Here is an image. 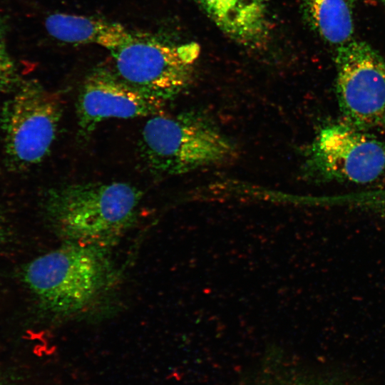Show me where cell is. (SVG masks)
<instances>
[{"mask_svg":"<svg viewBox=\"0 0 385 385\" xmlns=\"http://www.w3.org/2000/svg\"><path fill=\"white\" fill-rule=\"evenodd\" d=\"M18 75L14 61L6 46L0 39V91H8L16 87Z\"/></svg>","mask_w":385,"mask_h":385,"instance_id":"13","label":"cell"},{"mask_svg":"<svg viewBox=\"0 0 385 385\" xmlns=\"http://www.w3.org/2000/svg\"><path fill=\"white\" fill-rule=\"evenodd\" d=\"M7 230L3 222L0 220V245L7 239Z\"/></svg>","mask_w":385,"mask_h":385,"instance_id":"14","label":"cell"},{"mask_svg":"<svg viewBox=\"0 0 385 385\" xmlns=\"http://www.w3.org/2000/svg\"><path fill=\"white\" fill-rule=\"evenodd\" d=\"M78 134L88 138L103 120L154 116L165 102L123 81L113 71L97 68L85 79L76 102Z\"/></svg>","mask_w":385,"mask_h":385,"instance_id":"8","label":"cell"},{"mask_svg":"<svg viewBox=\"0 0 385 385\" xmlns=\"http://www.w3.org/2000/svg\"><path fill=\"white\" fill-rule=\"evenodd\" d=\"M142 192L122 182L66 184L48 191L43 213L64 240L107 248L134 222Z\"/></svg>","mask_w":385,"mask_h":385,"instance_id":"1","label":"cell"},{"mask_svg":"<svg viewBox=\"0 0 385 385\" xmlns=\"http://www.w3.org/2000/svg\"><path fill=\"white\" fill-rule=\"evenodd\" d=\"M107 248L64 243L27 263L22 279L41 309L58 317L93 305L114 282Z\"/></svg>","mask_w":385,"mask_h":385,"instance_id":"2","label":"cell"},{"mask_svg":"<svg viewBox=\"0 0 385 385\" xmlns=\"http://www.w3.org/2000/svg\"><path fill=\"white\" fill-rule=\"evenodd\" d=\"M53 38L66 43L95 44L110 51L129 41L133 36L124 26L99 18L54 13L45 20Z\"/></svg>","mask_w":385,"mask_h":385,"instance_id":"10","label":"cell"},{"mask_svg":"<svg viewBox=\"0 0 385 385\" xmlns=\"http://www.w3.org/2000/svg\"><path fill=\"white\" fill-rule=\"evenodd\" d=\"M140 152L150 171L159 175L225 165L239 153L236 143L196 111L152 116L143 128Z\"/></svg>","mask_w":385,"mask_h":385,"instance_id":"3","label":"cell"},{"mask_svg":"<svg viewBox=\"0 0 385 385\" xmlns=\"http://www.w3.org/2000/svg\"><path fill=\"white\" fill-rule=\"evenodd\" d=\"M384 172L385 144L345 121L321 128L302 165L305 179L321 183L367 184Z\"/></svg>","mask_w":385,"mask_h":385,"instance_id":"4","label":"cell"},{"mask_svg":"<svg viewBox=\"0 0 385 385\" xmlns=\"http://www.w3.org/2000/svg\"><path fill=\"white\" fill-rule=\"evenodd\" d=\"M226 35L251 48L265 46L270 21L265 0H193Z\"/></svg>","mask_w":385,"mask_h":385,"instance_id":"9","label":"cell"},{"mask_svg":"<svg viewBox=\"0 0 385 385\" xmlns=\"http://www.w3.org/2000/svg\"><path fill=\"white\" fill-rule=\"evenodd\" d=\"M62 111L59 96L38 81L20 84L2 113L5 152L11 164L26 168L47 156Z\"/></svg>","mask_w":385,"mask_h":385,"instance_id":"6","label":"cell"},{"mask_svg":"<svg viewBox=\"0 0 385 385\" xmlns=\"http://www.w3.org/2000/svg\"><path fill=\"white\" fill-rule=\"evenodd\" d=\"M307 17L327 41L342 46L354 31L353 0H304Z\"/></svg>","mask_w":385,"mask_h":385,"instance_id":"11","label":"cell"},{"mask_svg":"<svg viewBox=\"0 0 385 385\" xmlns=\"http://www.w3.org/2000/svg\"><path fill=\"white\" fill-rule=\"evenodd\" d=\"M334 203L340 208L366 212L385 219V188L338 194Z\"/></svg>","mask_w":385,"mask_h":385,"instance_id":"12","label":"cell"},{"mask_svg":"<svg viewBox=\"0 0 385 385\" xmlns=\"http://www.w3.org/2000/svg\"><path fill=\"white\" fill-rule=\"evenodd\" d=\"M111 53L113 71L123 81L166 103L190 86L200 48L195 43L177 44L133 34Z\"/></svg>","mask_w":385,"mask_h":385,"instance_id":"5","label":"cell"},{"mask_svg":"<svg viewBox=\"0 0 385 385\" xmlns=\"http://www.w3.org/2000/svg\"><path fill=\"white\" fill-rule=\"evenodd\" d=\"M335 92L347 123L385 133V59L364 42L340 46Z\"/></svg>","mask_w":385,"mask_h":385,"instance_id":"7","label":"cell"}]
</instances>
